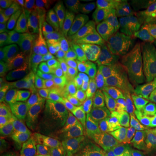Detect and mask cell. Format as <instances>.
<instances>
[{"label": "cell", "mask_w": 156, "mask_h": 156, "mask_svg": "<svg viewBox=\"0 0 156 156\" xmlns=\"http://www.w3.org/2000/svg\"><path fill=\"white\" fill-rule=\"evenodd\" d=\"M92 2L93 1L83 0H61L59 1V9L64 13L79 16Z\"/></svg>", "instance_id": "44dd1931"}, {"label": "cell", "mask_w": 156, "mask_h": 156, "mask_svg": "<svg viewBox=\"0 0 156 156\" xmlns=\"http://www.w3.org/2000/svg\"><path fill=\"white\" fill-rule=\"evenodd\" d=\"M23 5L21 0H1L0 10L3 15H12Z\"/></svg>", "instance_id": "f35d334b"}, {"label": "cell", "mask_w": 156, "mask_h": 156, "mask_svg": "<svg viewBox=\"0 0 156 156\" xmlns=\"http://www.w3.org/2000/svg\"><path fill=\"white\" fill-rule=\"evenodd\" d=\"M69 52L71 54L72 59L80 57L90 54L92 50L87 44L81 40L77 36H73L70 41Z\"/></svg>", "instance_id": "4316f807"}, {"label": "cell", "mask_w": 156, "mask_h": 156, "mask_svg": "<svg viewBox=\"0 0 156 156\" xmlns=\"http://www.w3.org/2000/svg\"><path fill=\"white\" fill-rule=\"evenodd\" d=\"M85 150L80 147H70L63 150L64 156H82Z\"/></svg>", "instance_id": "9f6ffc18"}, {"label": "cell", "mask_w": 156, "mask_h": 156, "mask_svg": "<svg viewBox=\"0 0 156 156\" xmlns=\"http://www.w3.org/2000/svg\"><path fill=\"white\" fill-rule=\"evenodd\" d=\"M16 148L17 145L14 137H11L5 144L0 147V156H11Z\"/></svg>", "instance_id": "c3c4849f"}, {"label": "cell", "mask_w": 156, "mask_h": 156, "mask_svg": "<svg viewBox=\"0 0 156 156\" xmlns=\"http://www.w3.org/2000/svg\"><path fill=\"white\" fill-rule=\"evenodd\" d=\"M89 15L97 29L99 37V48L102 53L109 27L108 14L105 3L103 2L95 3Z\"/></svg>", "instance_id": "9c48e42d"}, {"label": "cell", "mask_w": 156, "mask_h": 156, "mask_svg": "<svg viewBox=\"0 0 156 156\" xmlns=\"http://www.w3.org/2000/svg\"><path fill=\"white\" fill-rule=\"evenodd\" d=\"M45 103H47V93L34 86L12 104L13 118L17 119L30 114L40 108Z\"/></svg>", "instance_id": "5b68a950"}, {"label": "cell", "mask_w": 156, "mask_h": 156, "mask_svg": "<svg viewBox=\"0 0 156 156\" xmlns=\"http://www.w3.org/2000/svg\"><path fill=\"white\" fill-rule=\"evenodd\" d=\"M46 44L49 55L56 56L65 54V29L60 16L54 19L46 30Z\"/></svg>", "instance_id": "8992f818"}, {"label": "cell", "mask_w": 156, "mask_h": 156, "mask_svg": "<svg viewBox=\"0 0 156 156\" xmlns=\"http://www.w3.org/2000/svg\"><path fill=\"white\" fill-rule=\"evenodd\" d=\"M12 38H0V55L7 54H14L15 51L12 47Z\"/></svg>", "instance_id": "f907efd6"}, {"label": "cell", "mask_w": 156, "mask_h": 156, "mask_svg": "<svg viewBox=\"0 0 156 156\" xmlns=\"http://www.w3.org/2000/svg\"><path fill=\"white\" fill-rule=\"evenodd\" d=\"M87 123L90 124L92 127L95 129H101L107 126L106 119H105L104 116L101 112V111L88 116Z\"/></svg>", "instance_id": "ee69618b"}, {"label": "cell", "mask_w": 156, "mask_h": 156, "mask_svg": "<svg viewBox=\"0 0 156 156\" xmlns=\"http://www.w3.org/2000/svg\"><path fill=\"white\" fill-rule=\"evenodd\" d=\"M48 116L47 102L34 112L17 118L10 125L9 132L13 135L34 133L49 122Z\"/></svg>", "instance_id": "7a4b0ae2"}, {"label": "cell", "mask_w": 156, "mask_h": 156, "mask_svg": "<svg viewBox=\"0 0 156 156\" xmlns=\"http://www.w3.org/2000/svg\"><path fill=\"white\" fill-rule=\"evenodd\" d=\"M107 61L101 52L92 51L90 54L74 58L73 62L77 67L78 73L86 74L94 69H98L103 62Z\"/></svg>", "instance_id": "5bb4252c"}, {"label": "cell", "mask_w": 156, "mask_h": 156, "mask_svg": "<svg viewBox=\"0 0 156 156\" xmlns=\"http://www.w3.org/2000/svg\"><path fill=\"white\" fill-rule=\"evenodd\" d=\"M124 73L129 74H156V54L145 58L133 67H129Z\"/></svg>", "instance_id": "d4e9b609"}, {"label": "cell", "mask_w": 156, "mask_h": 156, "mask_svg": "<svg viewBox=\"0 0 156 156\" xmlns=\"http://www.w3.org/2000/svg\"><path fill=\"white\" fill-rule=\"evenodd\" d=\"M37 14L38 13L31 8L30 6L23 3V5L15 13L8 16L7 20V24L11 28L16 29L21 24Z\"/></svg>", "instance_id": "d6986e66"}, {"label": "cell", "mask_w": 156, "mask_h": 156, "mask_svg": "<svg viewBox=\"0 0 156 156\" xmlns=\"http://www.w3.org/2000/svg\"><path fill=\"white\" fill-rule=\"evenodd\" d=\"M82 156H103L102 147H98L95 145L92 147L85 150Z\"/></svg>", "instance_id": "11a10c76"}, {"label": "cell", "mask_w": 156, "mask_h": 156, "mask_svg": "<svg viewBox=\"0 0 156 156\" xmlns=\"http://www.w3.org/2000/svg\"><path fill=\"white\" fill-rule=\"evenodd\" d=\"M58 143L59 147L63 150L75 147L73 132L64 127L61 124H58Z\"/></svg>", "instance_id": "1f68e13d"}, {"label": "cell", "mask_w": 156, "mask_h": 156, "mask_svg": "<svg viewBox=\"0 0 156 156\" xmlns=\"http://www.w3.org/2000/svg\"><path fill=\"white\" fill-rule=\"evenodd\" d=\"M113 110L124 114H129V105L127 101L124 99H113L109 100Z\"/></svg>", "instance_id": "f6af8a7d"}, {"label": "cell", "mask_w": 156, "mask_h": 156, "mask_svg": "<svg viewBox=\"0 0 156 156\" xmlns=\"http://www.w3.org/2000/svg\"><path fill=\"white\" fill-rule=\"evenodd\" d=\"M58 124H59L53 119H51L48 122V150L51 153V155L63 152L58 143Z\"/></svg>", "instance_id": "cb8c5ba5"}, {"label": "cell", "mask_w": 156, "mask_h": 156, "mask_svg": "<svg viewBox=\"0 0 156 156\" xmlns=\"http://www.w3.org/2000/svg\"><path fill=\"white\" fill-rule=\"evenodd\" d=\"M0 101L9 103V89L6 79H2L0 81Z\"/></svg>", "instance_id": "db71d44e"}, {"label": "cell", "mask_w": 156, "mask_h": 156, "mask_svg": "<svg viewBox=\"0 0 156 156\" xmlns=\"http://www.w3.org/2000/svg\"><path fill=\"white\" fill-rule=\"evenodd\" d=\"M79 74L80 81L81 86L83 87L84 89L86 90L87 91H93V88H94L95 85L93 84V82L91 80V78L89 77L86 74Z\"/></svg>", "instance_id": "f5cc1de1"}, {"label": "cell", "mask_w": 156, "mask_h": 156, "mask_svg": "<svg viewBox=\"0 0 156 156\" xmlns=\"http://www.w3.org/2000/svg\"><path fill=\"white\" fill-rule=\"evenodd\" d=\"M129 126L137 133L139 136H148L150 134L149 129L145 124L141 122H136V121H132L130 122Z\"/></svg>", "instance_id": "7dc6e473"}, {"label": "cell", "mask_w": 156, "mask_h": 156, "mask_svg": "<svg viewBox=\"0 0 156 156\" xmlns=\"http://www.w3.org/2000/svg\"><path fill=\"white\" fill-rule=\"evenodd\" d=\"M95 100L98 101V103L100 105L101 112L104 116L106 119L107 126L110 127L112 124L113 114H114V110H113L112 106H111L110 102L108 98H95Z\"/></svg>", "instance_id": "74e56055"}, {"label": "cell", "mask_w": 156, "mask_h": 156, "mask_svg": "<svg viewBox=\"0 0 156 156\" xmlns=\"http://www.w3.org/2000/svg\"><path fill=\"white\" fill-rule=\"evenodd\" d=\"M126 145L122 134L113 136L112 140L106 147L104 148L103 156H126L128 153Z\"/></svg>", "instance_id": "ffe728a7"}, {"label": "cell", "mask_w": 156, "mask_h": 156, "mask_svg": "<svg viewBox=\"0 0 156 156\" xmlns=\"http://www.w3.org/2000/svg\"><path fill=\"white\" fill-rule=\"evenodd\" d=\"M155 17L156 4L134 7L133 20L136 21V23L143 24L149 23Z\"/></svg>", "instance_id": "7402d4cb"}, {"label": "cell", "mask_w": 156, "mask_h": 156, "mask_svg": "<svg viewBox=\"0 0 156 156\" xmlns=\"http://www.w3.org/2000/svg\"><path fill=\"white\" fill-rule=\"evenodd\" d=\"M92 141L98 147H107L113 138V134L109 126H106L101 129L92 128L88 132Z\"/></svg>", "instance_id": "603a6c76"}, {"label": "cell", "mask_w": 156, "mask_h": 156, "mask_svg": "<svg viewBox=\"0 0 156 156\" xmlns=\"http://www.w3.org/2000/svg\"><path fill=\"white\" fill-rule=\"evenodd\" d=\"M13 64V54H7L0 56V76L4 78L10 75Z\"/></svg>", "instance_id": "60d3db41"}, {"label": "cell", "mask_w": 156, "mask_h": 156, "mask_svg": "<svg viewBox=\"0 0 156 156\" xmlns=\"http://www.w3.org/2000/svg\"><path fill=\"white\" fill-rule=\"evenodd\" d=\"M72 95V102H78L85 100V99L92 98L90 93H89L86 90H85L83 87L80 89L71 93Z\"/></svg>", "instance_id": "816d5d0a"}, {"label": "cell", "mask_w": 156, "mask_h": 156, "mask_svg": "<svg viewBox=\"0 0 156 156\" xmlns=\"http://www.w3.org/2000/svg\"><path fill=\"white\" fill-rule=\"evenodd\" d=\"M59 58L51 55L36 56V62L30 75L36 86L46 93L51 90L54 85L56 69L59 65Z\"/></svg>", "instance_id": "6da1fadb"}, {"label": "cell", "mask_w": 156, "mask_h": 156, "mask_svg": "<svg viewBox=\"0 0 156 156\" xmlns=\"http://www.w3.org/2000/svg\"><path fill=\"white\" fill-rule=\"evenodd\" d=\"M110 87L106 86L103 83H100L95 85L93 90V95L95 98H106L108 96L109 93Z\"/></svg>", "instance_id": "681fc988"}, {"label": "cell", "mask_w": 156, "mask_h": 156, "mask_svg": "<svg viewBox=\"0 0 156 156\" xmlns=\"http://www.w3.org/2000/svg\"><path fill=\"white\" fill-rule=\"evenodd\" d=\"M37 20H38V14L30 17V19L17 27L12 41V49H20L24 46L25 42H27L31 30L36 24Z\"/></svg>", "instance_id": "ac0fdd59"}, {"label": "cell", "mask_w": 156, "mask_h": 156, "mask_svg": "<svg viewBox=\"0 0 156 156\" xmlns=\"http://www.w3.org/2000/svg\"><path fill=\"white\" fill-rule=\"evenodd\" d=\"M7 15L1 13L0 15V38H12L14 36L16 29L11 28L7 24Z\"/></svg>", "instance_id": "b9f144b4"}, {"label": "cell", "mask_w": 156, "mask_h": 156, "mask_svg": "<svg viewBox=\"0 0 156 156\" xmlns=\"http://www.w3.org/2000/svg\"><path fill=\"white\" fill-rule=\"evenodd\" d=\"M13 112L12 105L7 103H0V126L2 129L8 127L11 120L13 119Z\"/></svg>", "instance_id": "d590c367"}, {"label": "cell", "mask_w": 156, "mask_h": 156, "mask_svg": "<svg viewBox=\"0 0 156 156\" xmlns=\"http://www.w3.org/2000/svg\"><path fill=\"white\" fill-rule=\"evenodd\" d=\"M36 58V56L30 55L24 50L15 51L13 54V64L10 75L30 73L34 66Z\"/></svg>", "instance_id": "e0dca14e"}, {"label": "cell", "mask_w": 156, "mask_h": 156, "mask_svg": "<svg viewBox=\"0 0 156 156\" xmlns=\"http://www.w3.org/2000/svg\"><path fill=\"white\" fill-rule=\"evenodd\" d=\"M127 103L129 105V115L130 118L136 122H144L146 110L143 103H135L129 100H127Z\"/></svg>", "instance_id": "e575fe53"}, {"label": "cell", "mask_w": 156, "mask_h": 156, "mask_svg": "<svg viewBox=\"0 0 156 156\" xmlns=\"http://www.w3.org/2000/svg\"><path fill=\"white\" fill-rule=\"evenodd\" d=\"M63 116L73 122L81 123H87L88 122V118L81 112L76 103H70L64 109Z\"/></svg>", "instance_id": "f546056e"}, {"label": "cell", "mask_w": 156, "mask_h": 156, "mask_svg": "<svg viewBox=\"0 0 156 156\" xmlns=\"http://www.w3.org/2000/svg\"><path fill=\"white\" fill-rule=\"evenodd\" d=\"M143 156H156V132H150L147 145Z\"/></svg>", "instance_id": "bcb514c9"}, {"label": "cell", "mask_w": 156, "mask_h": 156, "mask_svg": "<svg viewBox=\"0 0 156 156\" xmlns=\"http://www.w3.org/2000/svg\"><path fill=\"white\" fill-rule=\"evenodd\" d=\"M148 136H139L138 138L135 145V149L140 153H144V151H145L148 142Z\"/></svg>", "instance_id": "6f0895ef"}, {"label": "cell", "mask_w": 156, "mask_h": 156, "mask_svg": "<svg viewBox=\"0 0 156 156\" xmlns=\"http://www.w3.org/2000/svg\"><path fill=\"white\" fill-rule=\"evenodd\" d=\"M143 104L146 110L144 123L151 132H156V105L150 101H145Z\"/></svg>", "instance_id": "836d02e7"}, {"label": "cell", "mask_w": 156, "mask_h": 156, "mask_svg": "<svg viewBox=\"0 0 156 156\" xmlns=\"http://www.w3.org/2000/svg\"><path fill=\"white\" fill-rule=\"evenodd\" d=\"M130 124V116L129 114H124L122 113L116 112L114 111L113 114V119L110 129L112 130L113 136L116 134H122L127 126Z\"/></svg>", "instance_id": "83f0119b"}, {"label": "cell", "mask_w": 156, "mask_h": 156, "mask_svg": "<svg viewBox=\"0 0 156 156\" xmlns=\"http://www.w3.org/2000/svg\"><path fill=\"white\" fill-rule=\"evenodd\" d=\"M9 89V104L18 100L20 98L33 88V82L27 74H18L6 79Z\"/></svg>", "instance_id": "7c38bea8"}, {"label": "cell", "mask_w": 156, "mask_h": 156, "mask_svg": "<svg viewBox=\"0 0 156 156\" xmlns=\"http://www.w3.org/2000/svg\"><path fill=\"white\" fill-rule=\"evenodd\" d=\"M51 153L49 151H30L29 156H51Z\"/></svg>", "instance_id": "be15d7a7"}, {"label": "cell", "mask_w": 156, "mask_h": 156, "mask_svg": "<svg viewBox=\"0 0 156 156\" xmlns=\"http://www.w3.org/2000/svg\"><path fill=\"white\" fill-rule=\"evenodd\" d=\"M116 74L122 80L126 87L129 94V100L135 103H143L146 100L139 83L131 74L116 70Z\"/></svg>", "instance_id": "9a60e30c"}, {"label": "cell", "mask_w": 156, "mask_h": 156, "mask_svg": "<svg viewBox=\"0 0 156 156\" xmlns=\"http://www.w3.org/2000/svg\"><path fill=\"white\" fill-rule=\"evenodd\" d=\"M75 147L86 150L95 145L88 133H73Z\"/></svg>", "instance_id": "ab89813d"}, {"label": "cell", "mask_w": 156, "mask_h": 156, "mask_svg": "<svg viewBox=\"0 0 156 156\" xmlns=\"http://www.w3.org/2000/svg\"><path fill=\"white\" fill-rule=\"evenodd\" d=\"M101 83L108 87H112L116 83L117 77L116 71L113 69L112 64L108 61L104 62L99 68Z\"/></svg>", "instance_id": "f1b7e54d"}, {"label": "cell", "mask_w": 156, "mask_h": 156, "mask_svg": "<svg viewBox=\"0 0 156 156\" xmlns=\"http://www.w3.org/2000/svg\"><path fill=\"white\" fill-rule=\"evenodd\" d=\"M108 8L116 19L122 22H130L133 20L135 6L130 0H110L107 1Z\"/></svg>", "instance_id": "2e32d148"}, {"label": "cell", "mask_w": 156, "mask_h": 156, "mask_svg": "<svg viewBox=\"0 0 156 156\" xmlns=\"http://www.w3.org/2000/svg\"><path fill=\"white\" fill-rule=\"evenodd\" d=\"M72 102L71 93L68 91L60 90L58 89H52L48 97V115L60 124L63 116L64 109L68 106V103Z\"/></svg>", "instance_id": "8fae6325"}, {"label": "cell", "mask_w": 156, "mask_h": 156, "mask_svg": "<svg viewBox=\"0 0 156 156\" xmlns=\"http://www.w3.org/2000/svg\"><path fill=\"white\" fill-rule=\"evenodd\" d=\"M126 156H143V155L136 149H130L128 151V153Z\"/></svg>", "instance_id": "e7e4bbea"}, {"label": "cell", "mask_w": 156, "mask_h": 156, "mask_svg": "<svg viewBox=\"0 0 156 156\" xmlns=\"http://www.w3.org/2000/svg\"><path fill=\"white\" fill-rule=\"evenodd\" d=\"M23 2L30 6L37 13H39V12L41 11V2L38 0H28V1H23Z\"/></svg>", "instance_id": "91938a15"}, {"label": "cell", "mask_w": 156, "mask_h": 156, "mask_svg": "<svg viewBox=\"0 0 156 156\" xmlns=\"http://www.w3.org/2000/svg\"><path fill=\"white\" fill-rule=\"evenodd\" d=\"M140 84L146 100L156 103V88L145 74H131Z\"/></svg>", "instance_id": "484cf974"}, {"label": "cell", "mask_w": 156, "mask_h": 156, "mask_svg": "<svg viewBox=\"0 0 156 156\" xmlns=\"http://www.w3.org/2000/svg\"><path fill=\"white\" fill-rule=\"evenodd\" d=\"M60 124L73 133H88L90 130L93 128L88 123L73 122L64 116H62Z\"/></svg>", "instance_id": "4dcf8cb0"}, {"label": "cell", "mask_w": 156, "mask_h": 156, "mask_svg": "<svg viewBox=\"0 0 156 156\" xmlns=\"http://www.w3.org/2000/svg\"><path fill=\"white\" fill-rule=\"evenodd\" d=\"M125 28L124 22L112 16L109 17L108 34L102 52L108 62H113V56L119 44Z\"/></svg>", "instance_id": "ba28073f"}, {"label": "cell", "mask_w": 156, "mask_h": 156, "mask_svg": "<svg viewBox=\"0 0 156 156\" xmlns=\"http://www.w3.org/2000/svg\"><path fill=\"white\" fill-rule=\"evenodd\" d=\"M122 135L126 145H127L128 149H133L135 147L136 142L139 138V135L137 133L134 131L133 129H132L129 126L123 131Z\"/></svg>", "instance_id": "7bdbcfd3"}, {"label": "cell", "mask_w": 156, "mask_h": 156, "mask_svg": "<svg viewBox=\"0 0 156 156\" xmlns=\"http://www.w3.org/2000/svg\"><path fill=\"white\" fill-rule=\"evenodd\" d=\"M30 150L27 147L16 148L12 152L11 156H29V152Z\"/></svg>", "instance_id": "94428289"}, {"label": "cell", "mask_w": 156, "mask_h": 156, "mask_svg": "<svg viewBox=\"0 0 156 156\" xmlns=\"http://www.w3.org/2000/svg\"><path fill=\"white\" fill-rule=\"evenodd\" d=\"M154 29H155V32H156V20H155V23H154Z\"/></svg>", "instance_id": "003e7915"}, {"label": "cell", "mask_w": 156, "mask_h": 156, "mask_svg": "<svg viewBox=\"0 0 156 156\" xmlns=\"http://www.w3.org/2000/svg\"><path fill=\"white\" fill-rule=\"evenodd\" d=\"M52 156H64V154H63V152H62V153L54 154V155H52Z\"/></svg>", "instance_id": "03108f58"}, {"label": "cell", "mask_w": 156, "mask_h": 156, "mask_svg": "<svg viewBox=\"0 0 156 156\" xmlns=\"http://www.w3.org/2000/svg\"><path fill=\"white\" fill-rule=\"evenodd\" d=\"M156 54V34H150L125 57L114 62L116 70L126 72L129 68Z\"/></svg>", "instance_id": "3957f363"}, {"label": "cell", "mask_w": 156, "mask_h": 156, "mask_svg": "<svg viewBox=\"0 0 156 156\" xmlns=\"http://www.w3.org/2000/svg\"><path fill=\"white\" fill-rule=\"evenodd\" d=\"M77 105L80 109L81 110V112L87 118H88V116H91V115L94 114L95 113L101 111L99 103L93 98H87L83 101H80Z\"/></svg>", "instance_id": "8d00e7d4"}, {"label": "cell", "mask_w": 156, "mask_h": 156, "mask_svg": "<svg viewBox=\"0 0 156 156\" xmlns=\"http://www.w3.org/2000/svg\"><path fill=\"white\" fill-rule=\"evenodd\" d=\"M87 75L91 78V80H92V81L93 82V84H94L95 86V85H97L98 84L101 83L100 73H99V69L92 70V71L90 72V73L87 74Z\"/></svg>", "instance_id": "680465c9"}, {"label": "cell", "mask_w": 156, "mask_h": 156, "mask_svg": "<svg viewBox=\"0 0 156 156\" xmlns=\"http://www.w3.org/2000/svg\"><path fill=\"white\" fill-rule=\"evenodd\" d=\"M48 123L44 127L28 135L14 137L17 148H45L48 149Z\"/></svg>", "instance_id": "4fadbf2b"}, {"label": "cell", "mask_w": 156, "mask_h": 156, "mask_svg": "<svg viewBox=\"0 0 156 156\" xmlns=\"http://www.w3.org/2000/svg\"><path fill=\"white\" fill-rule=\"evenodd\" d=\"M10 138L11 137L9 136V133L7 132V130L1 129L0 131V147L5 144Z\"/></svg>", "instance_id": "6125c7cd"}, {"label": "cell", "mask_w": 156, "mask_h": 156, "mask_svg": "<svg viewBox=\"0 0 156 156\" xmlns=\"http://www.w3.org/2000/svg\"><path fill=\"white\" fill-rule=\"evenodd\" d=\"M117 77V80L116 83L109 90V93L108 95V100H113V99H124L126 100L129 98L128 91L126 87L122 80L120 79L118 76Z\"/></svg>", "instance_id": "d6a6232c"}, {"label": "cell", "mask_w": 156, "mask_h": 156, "mask_svg": "<svg viewBox=\"0 0 156 156\" xmlns=\"http://www.w3.org/2000/svg\"><path fill=\"white\" fill-rule=\"evenodd\" d=\"M76 34L81 40L88 45L92 51L95 53L100 52L98 34L89 15H84L80 19L77 25Z\"/></svg>", "instance_id": "30bf717a"}, {"label": "cell", "mask_w": 156, "mask_h": 156, "mask_svg": "<svg viewBox=\"0 0 156 156\" xmlns=\"http://www.w3.org/2000/svg\"><path fill=\"white\" fill-rule=\"evenodd\" d=\"M148 36V28L143 24L131 23L126 27L119 44L113 56V62L119 61Z\"/></svg>", "instance_id": "277c9868"}, {"label": "cell", "mask_w": 156, "mask_h": 156, "mask_svg": "<svg viewBox=\"0 0 156 156\" xmlns=\"http://www.w3.org/2000/svg\"><path fill=\"white\" fill-rule=\"evenodd\" d=\"M24 51L30 55H49L46 44V30L43 25L40 14L29 34Z\"/></svg>", "instance_id": "52a82bcc"}]
</instances>
